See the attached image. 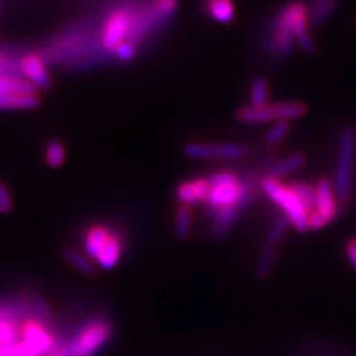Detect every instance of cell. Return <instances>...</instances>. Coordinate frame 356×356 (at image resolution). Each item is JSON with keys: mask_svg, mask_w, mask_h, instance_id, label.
Masks as SVG:
<instances>
[{"mask_svg": "<svg viewBox=\"0 0 356 356\" xmlns=\"http://www.w3.org/2000/svg\"><path fill=\"white\" fill-rule=\"evenodd\" d=\"M346 257L349 260V265L356 272V236L348 240V244H346Z\"/></svg>", "mask_w": 356, "mask_h": 356, "instance_id": "e575fe53", "label": "cell"}, {"mask_svg": "<svg viewBox=\"0 0 356 356\" xmlns=\"http://www.w3.org/2000/svg\"><path fill=\"white\" fill-rule=\"evenodd\" d=\"M21 340L28 343L30 346L36 349L40 355L46 353L52 348V344H54L52 337L46 332V330L37 322L26 323L23 332H21Z\"/></svg>", "mask_w": 356, "mask_h": 356, "instance_id": "7c38bea8", "label": "cell"}, {"mask_svg": "<svg viewBox=\"0 0 356 356\" xmlns=\"http://www.w3.org/2000/svg\"><path fill=\"white\" fill-rule=\"evenodd\" d=\"M209 190H211V187H209L206 180H202V178H199V180H192V181H186L183 184L178 186L177 188V199L180 201L183 205H193L197 202H206V197L209 195Z\"/></svg>", "mask_w": 356, "mask_h": 356, "instance_id": "8fae6325", "label": "cell"}, {"mask_svg": "<svg viewBox=\"0 0 356 356\" xmlns=\"http://www.w3.org/2000/svg\"><path fill=\"white\" fill-rule=\"evenodd\" d=\"M135 14L128 8H121L107 18L106 24L103 28L101 35V45L103 48L114 52L123 42H127V37L131 35L134 27Z\"/></svg>", "mask_w": 356, "mask_h": 356, "instance_id": "8992f818", "label": "cell"}, {"mask_svg": "<svg viewBox=\"0 0 356 356\" xmlns=\"http://www.w3.org/2000/svg\"><path fill=\"white\" fill-rule=\"evenodd\" d=\"M18 73H21L19 64H14L12 58L0 52V75L18 76Z\"/></svg>", "mask_w": 356, "mask_h": 356, "instance_id": "1f68e13d", "label": "cell"}, {"mask_svg": "<svg viewBox=\"0 0 356 356\" xmlns=\"http://www.w3.org/2000/svg\"><path fill=\"white\" fill-rule=\"evenodd\" d=\"M260 187L284 211V215L288 218L290 224L297 232H306V230H309V213L306 211L305 205L300 202L297 195L291 190L290 186L281 184L275 178L267 175L261 178Z\"/></svg>", "mask_w": 356, "mask_h": 356, "instance_id": "7a4b0ae2", "label": "cell"}, {"mask_svg": "<svg viewBox=\"0 0 356 356\" xmlns=\"http://www.w3.org/2000/svg\"><path fill=\"white\" fill-rule=\"evenodd\" d=\"M0 356H40V353L31 348L28 343L19 340L10 346L0 348Z\"/></svg>", "mask_w": 356, "mask_h": 356, "instance_id": "f1b7e54d", "label": "cell"}, {"mask_svg": "<svg viewBox=\"0 0 356 356\" xmlns=\"http://www.w3.org/2000/svg\"><path fill=\"white\" fill-rule=\"evenodd\" d=\"M249 106L256 109L269 106V85L265 78L257 76L251 80Z\"/></svg>", "mask_w": 356, "mask_h": 356, "instance_id": "cb8c5ba5", "label": "cell"}, {"mask_svg": "<svg viewBox=\"0 0 356 356\" xmlns=\"http://www.w3.org/2000/svg\"><path fill=\"white\" fill-rule=\"evenodd\" d=\"M135 52H137V48L132 44V42L127 40L123 42L122 45L118 46V49L114 51V55H116L121 61H131L135 57Z\"/></svg>", "mask_w": 356, "mask_h": 356, "instance_id": "d6a6232c", "label": "cell"}, {"mask_svg": "<svg viewBox=\"0 0 356 356\" xmlns=\"http://www.w3.org/2000/svg\"><path fill=\"white\" fill-rule=\"evenodd\" d=\"M290 188L292 192L297 195V197L300 199V202L305 205L306 211L310 214L313 209L317 208V202H318V192H317V187L309 186L306 183H291Z\"/></svg>", "mask_w": 356, "mask_h": 356, "instance_id": "484cf974", "label": "cell"}, {"mask_svg": "<svg viewBox=\"0 0 356 356\" xmlns=\"http://www.w3.org/2000/svg\"><path fill=\"white\" fill-rule=\"evenodd\" d=\"M18 340V331L17 327L10 321L0 322V348L10 346L15 344Z\"/></svg>", "mask_w": 356, "mask_h": 356, "instance_id": "f546056e", "label": "cell"}, {"mask_svg": "<svg viewBox=\"0 0 356 356\" xmlns=\"http://www.w3.org/2000/svg\"><path fill=\"white\" fill-rule=\"evenodd\" d=\"M66 154H67L66 148L61 141L52 140L48 143L46 152H45V159L51 168H60V166L66 161Z\"/></svg>", "mask_w": 356, "mask_h": 356, "instance_id": "4316f807", "label": "cell"}, {"mask_svg": "<svg viewBox=\"0 0 356 356\" xmlns=\"http://www.w3.org/2000/svg\"><path fill=\"white\" fill-rule=\"evenodd\" d=\"M206 12L217 23L229 24L235 18V5L232 0H208Z\"/></svg>", "mask_w": 356, "mask_h": 356, "instance_id": "d6986e66", "label": "cell"}, {"mask_svg": "<svg viewBox=\"0 0 356 356\" xmlns=\"http://www.w3.org/2000/svg\"><path fill=\"white\" fill-rule=\"evenodd\" d=\"M112 336V327L106 321H94L70 340L54 356H94Z\"/></svg>", "mask_w": 356, "mask_h": 356, "instance_id": "3957f363", "label": "cell"}, {"mask_svg": "<svg viewBox=\"0 0 356 356\" xmlns=\"http://www.w3.org/2000/svg\"><path fill=\"white\" fill-rule=\"evenodd\" d=\"M288 132H290V123L285 122V121H279L265 135V144L266 145H275L279 141L284 140Z\"/></svg>", "mask_w": 356, "mask_h": 356, "instance_id": "83f0119b", "label": "cell"}, {"mask_svg": "<svg viewBox=\"0 0 356 356\" xmlns=\"http://www.w3.org/2000/svg\"><path fill=\"white\" fill-rule=\"evenodd\" d=\"M356 158V128L352 125L340 132L336 170H334L332 187L337 201L346 205L353 197V165Z\"/></svg>", "mask_w": 356, "mask_h": 356, "instance_id": "6da1fadb", "label": "cell"}, {"mask_svg": "<svg viewBox=\"0 0 356 356\" xmlns=\"http://www.w3.org/2000/svg\"><path fill=\"white\" fill-rule=\"evenodd\" d=\"M340 0H312L308 6V18L312 27H319L328 21L339 8Z\"/></svg>", "mask_w": 356, "mask_h": 356, "instance_id": "9a60e30c", "label": "cell"}, {"mask_svg": "<svg viewBox=\"0 0 356 356\" xmlns=\"http://www.w3.org/2000/svg\"><path fill=\"white\" fill-rule=\"evenodd\" d=\"M8 94H37V88L19 76L0 75V96Z\"/></svg>", "mask_w": 356, "mask_h": 356, "instance_id": "ffe728a7", "label": "cell"}, {"mask_svg": "<svg viewBox=\"0 0 356 356\" xmlns=\"http://www.w3.org/2000/svg\"><path fill=\"white\" fill-rule=\"evenodd\" d=\"M274 26L284 27L292 31L296 44L306 55H313L317 52L315 42L309 33V18H308V6L305 3L294 2L285 6L276 15Z\"/></svg>", "mask_w": 356, "mask_h": 356, "instance_id": "277c9868", "label": "cell"}, {"mask_svg": "<svg viewBox=\"0 0 356 356\" xmlns=\"http://www.w3.org/2000/svg\"><path fill=\"white\" fill-rule=\"evenodd\" d=\"M193 226V213L188 205H180L177 208L175 220H174V230L178 239L186 240L192 235Z\"/></svg>", "mask_w": 356, "mask_h": 356, "instance_id": "603a6c76", "label": "cell"}, {"mask_svg": "<svg viewBox=\"0 0 356 356\" xmlns=\"http://www.w3.org/2000/svg\"><path fill=\"white\" fill-rule=\"evenodd\" d=\"M276 122L279 121H292V119H300L308 114V106L305 103L300 101H284V103H276L274 104Z\"/></svg>", "mask_w": 356, "mask_h": 356, "instance_id": "7402d4cb", "label": "cell"}, {"mask_svg": "<svg viewBox=\"0 0 356 356\" xmlns=\"http://www.w3.org/2000/svg\"><path fill=\"white\" fill-rule=\"evenodd\" d=\"M112 235L113 233L106 226L91 227L85 236V242H83V247H85V254L91 260H97L103 248L109 242Z\"/></svg>", "mask_w": 356, "mask_h": 356, "instance_id": "5bb4252c", "label": "cell"}, {"mask_svg": "<svg viewBox=\"0 0 356 356\" xmlns=\"http://www.w3.org/2000/svg\"><path fill=\"white\" fill-rule=\"evenodd\" d=\"M183 153L192 159H226L236 161L248 153L247 145L242 144H201L188 143L183 148Z\"/></svg>", "mask_w": 356, "mask_h": 356, "instance_id": "ba28073f", "label": "cell"}, {"mask_svg": "<svg viewBox=\"0 0 356 356\" xmlns=\"http://www.w3.org/2000/svg\"><path fill=\"white\" fill-rule=\"evenodd\" d=\"M305 163H306V156L303 153L291 154L290 158H287L284 161H279L274 166H272L269 177L275 178V180L279 181L281 178H284V177L292 174V172L299 171L301 166H305Z\"/></svg>", "mask_w": 356, "mask_h": 356, "instance_id": "44dd1931", "label": "cell"}, {"mask_svg": "<svg viewBox=\"0 0 356 356\" xmlns=\"http://www.w3.org/2000/svg\"><path fill=\"white\" fill-rule=\"evenodd\" d=\"M244 206H245L244 202L238 201L235 205L214 209L213 223H211V227H209V238L214 240L224 239L229 235L230 230H232V227L235 226L240 209Z\"/></svg>", "mask_w": 356, "mask_h": 356, "instance_id": "9c48e42d", "label": "cell"}, {"mask_svg": "<svg viewBox=\"0 0 356 356\" xmlns=\"http://www.w3.org/2000/svg\"><path fill=\"white\" fill-rule=\"evenodd\" d=\"M296 39L292 31L284 27L274 26V35L267 39V48L275 57L284 58L291 55V52L294 51Z\"/></svg>", "mask_w": 356, "mask_h": 356, "instance_id": "4fadbf2b", "label": "cell"}, {"mask_svg": "<svg viewBox=\"0 0 356 356\" xmlns=\"http://www.w3.org/2000/svg\"><path fill=\"white\" fill-rule=\"evenodd\" d=\"M288 226H290V222L284 214L278 215L275 218V222L272 223L269 232H267V236H266V240H265V245H263V248H261V253L257 258L256 269H254L256 278L258 281L267 279L272 274V270H274L278 248H279L282 238H284V235L287 232Z\"/></svg>", "mask_w": 356, "mask_h": 356, "instance_id": "5b68a950", "label": "cell"}, {"mask_svg": "<svg viewBox=\"0 0 356 356\" xmlns=\"http://www.w3.org/2000/svg\"><path fill=\"white\" fill-rule=\"evenodd\" d=\"M12 197H10V193L8 190V187L0 184V214H8L12 211Z\"/></svg>", "mask_w": 356, "mask_h": 356, "instance_id": "836d02e7", "label": "cell"}, {"mask_svg": "<svg viewBox=\"0 0 356 356\" xmlns=\"http://www.w3.org/2000/svg\"><path fill=\"white\" fill-rule=\"evenodd\" d=\"M64 258L67 263H70L73 267L78 269L80 274L87 275V276H94L96 275V265L92 263V260L85 254L83 256L79 251L73 249V248H67L64 251Z\"/></svg>", "mask_w": 356, "mask_h": 356, "instance_id": "d4e9b609", "label": "cell"}, {"mask_svg": "<svg viewBox=\"0 0 356 356\" xmlns=\"http://www.w3.org/2000/svg\"><path fill=\"white\" fill-rule=\"evenodd\" d=\"M121 256H122L121 239L116 235H112V238L109 239V242L106 244V247L103 248V251H101L98 258L96 261L103 270H112V269L116 267V265L119 263Z\"/></svg>", "mask_w": 356, "mask_h": 356, "instance_id": "2e32d148", "label": "cell"}, {"mask_svg": "<svg viewBox=\"0 0 356 356\" xmlns=\"http://www.w3.org/2000/svg\"><path fill=\"white\" fill-rule=\"evenodd\" d=\"M39 106L37 94H8L0 96V110H27Z\"/></svg>", "mask_w": 356, "mask_h": 356, "instance_id": "e0dca14e", "label": "cell"}, {"mask_svg": "<svg viewBox=\"0 0 356 356\" xmlns=\"http://www.w3.org/2000/svg\"><path fill=\"white\" fill-rule=\"evenodd\" d=\"M318 202L317 208L309 214V230H319L332 222L337 213L336 193L330 180L322 178L317 186Z\"/></svg>", "mask_w": 356, "mask_h": 356, "instance_id": "52a82bcc", "label": "cell"}, {"mask_svg": "<svg viewBox=\"0 0 356 356\" xmlns=\"http://www.w3.org/2000/svg\"><path fill=\"white\" fill-rule=\"evenodd\" d=\"M19 70L21 75L28 80L31 85H35L37 89L48 88L51 79L46 70L45 60L39 54H27L19 60Z\"/></svg>", "mask_w": 356, "mask_h": 356, "instance_id": "30bf717a", "label": "cell"}, {"mask_svg": "<svg viewBox=\"0 0 356 356\" xmlns=\"http://www.w3.org/2000/svg\"><path fill=\"white\" fill-rule=\"evenodd\" d=\"M209 187H220V186H227V184H235L239 183V178L233 172H217L206 178Z\"/></svg>", "mask_w": 356, "mask_h": 356, "instance_id": "4dcf8cb0", "label": "cell"}, {"mask_svg": "<svg viewBox=\"0 0 356 356\" xmlns=\"http://www.w3.org/2000/svg\"><path fill=\"white\" fill-rule=\"evenodd\" d=\"M236 119L242 123H266V122L276 121L274 104H272V106L269 104L267 107H261V109L245 106L236 112Z\"/></svg>", "mask_w": 356, "mask_h": 356, "instance_id": "ac0fdd59", "label": "cell"}]
</instances>
